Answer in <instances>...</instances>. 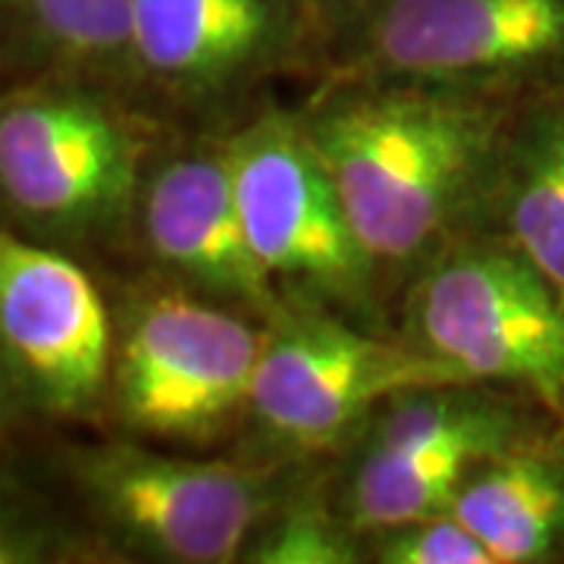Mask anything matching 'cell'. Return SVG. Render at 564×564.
<instances>
[{
	"label": "cell",
	"mask_w": 564,
	"mask_h": 564,
	"mask_svg": "<svg viewBox=\"0 0 564 564\" xmlns=\"http://www.w3.org/2000/svg\"><path fill=\"white\" fill-rule=\"evenodd\" d=\"M135 223L151 258L198 292L276 311V282L248 242L226 148H195L151 166Z\"/></svg>",
	"instance_id": "11"
},
{
	"label": "cell",
	"mask_w": 564,
	"mask_h": 564,
	"mask_svg": "<svg viewBox=\"0 0 564 564\" xmlns=\"http://www.w3.org/2000/svg\"><path fill=\"white\" fill-rule=\"evenodd\" d=\"M508 232L514 251L564 299V110L543 117L518 148Z\"/></svg>",
	"instance_id": "15"
},
{
	"label": "cell",
	"mask_w": 564,
	"mask_h": 564,
	"mask_svg": "<svg viewBox=\"0 0 564 564\" xmlns=\"http://www.w3.org/2000/svg\"><path fill=\"white\" fill-rule=\"evenodd\" d=\"M44 558L41 530L7 496H0V564H22Z\"/></svg>",
	"instance_id": "18"
},
{
	"label": "cell",
	"mask_w": 564,
	"mask_h": 564,
	"mask_svg": "<svg viewBox=\"0 0 564 564\" xmlns=\"http://www.w3.org/2000/svg\"><path fill=\"white\" fill-rule=\"evenodd\" d=\"M69 474L110 540L161 562H236L273 511L270 484L258 470L132 443L79 448Z\"/></svg>",
	"instance_id": "6"
},
{
	"label": "cell",
	"mask_w": 564,
	"mask_h": 564,
	"mask_svg": "<svg viewBox=\"0 0 564 564\" xmlns=\"http://www.w3.org/2000/svg\"><path fill=\"white\" fill-rule=\"evenodd\" d=\"M0 29L47 73L135 85L132 0H0Z\"/></svg>",
	"instance_id": "13"
},
{
	"label": "cell",
	"mask_w": 564,
	"mask_h": 564,
	"mask_svg": "<svg viewBox=\"0 0 564 564\" xmlns=\"http://www.w3.org/2000/svg\"><path fill=\"white\" fill-rule=\"evenodd\" d=\"M251 558L267 564H339L351 562L355 549L323 511L299 505L273 527H261V543H254Z\"/></svg>",
	"instance_id": "16"
},
{
	"label": "cell",
	"mask_w": 564,
	"mask_h": 564,
	"mask_svg": "<svg viewBox=\"0 0 564 564\" xmlns=\"http://www.w3.org/2000/svg\"><path fill=\"white\" fill-rule=\"evenodd\" d=\"M377 552L389 564H496L489 549L452 511L386 530Z\"/></svg>",
	"instance_id": "17"
},
{
	"label": "cell",
	"mask_w": 564,
	"mask_h": 564,
	"mask_svg": "<svg viewBox=\"0 0 564 564\" xmlns=\"http://www.w3.org/2000/svg\"><path fill=\"white\" fill-rule=\"evenodd\" d=\"M144 135L101 82L44 73L0 91V214L66 248L117 239L139 210Z\"/></svg>",
	"instance_id": "2"
},
{
	"label": "cell",
	"mask_w": 564,
	"mask_h": 564,
	"mask_svg": "<svg viewBox=\"0 0 564 564\" xmlns=\"http://www.w3.org/2000/svg\"><path fill=\"white\" fill-rule=\"evenodd\" d=\"M302 126L367 258L404 263L480 192L499 113L470 88L343 82Z\"/></svg>",
	"instance_id": "1"
},
{
	"label": "cell",
	"mask_w": 564,
	"mask_h": 564,
	"mask_svg": "<svg viewBox=\"0 0 564 564\" xmlns=\"http://www.w3.org/2000/svg\"><path fill=\"white\" fill-rule=\"evenodd\" d=\"M452 514L496 564L536 562L564 533V477L533 455L499 452L467 474Z\"/></svg>",
	"instance_id": "12"
},
{
	"label": "cell",
	"mask_w": 564,
	"mask_h": 564,
	"mask_svg": "<svg viewBox=\"0 0 564 564\" xmlns=\"http://www.w3.org/2000/svg\"><path fill=\"white\" fill-rule=\"evenodd\" d=\"M343 82L470 88L564 54V0H314L311 47Z\"/></svg>",
	"instance_id": "3"
},
{
	"label": "cell",
	"mask_w": 564,
	"mask_h": 564,
	"mask_svg": "<svg viewBox=\"0 0 564 564\" xmlns=\"http://www.w3.org/2000/svg\"><path fill=\"white\" fill-rule=\"evenodd\" d=\"M417 348L467 383L521 386L564 408V299L518 251L462 248L430 270L411 304Z\"/></svg>",
	"instance_id": "7"
},
{
	"label": "cell",
	"mask_w": 564,
	"mask_h": 564,
	"mask_svg": "<svg viewBox=\"0 0 564 564\" xmlns=\"http://www.w3.org/2000/svg\"><path fill=\"white\" fill-rule=\"evenodd\" d=\"M117 321L63 248L0 226V414L82 421L107 404Z\"/></svg>",
	"instance_id": "4"
},
{
	"label": "cell",
	"mask_w": 564,
	"mask_h": 564,
	"mask_svg": "<svg viewBox=\"0 0 564 564\" xmlns=\"http://www.w3.org/2000/svg\"><path fill=\"white\" fill-rule=\"evenodd\" d=\"M226 151L248 242L270 280L358 302L377 263L355 236L302 120L261 117Z\"/></svg>",
	"instance_id": "9"
},
{
	"label": "cell",
	"mask_w": 564,
	"mask_h": 564,
	"mask_svg": "<svg viewBox=\"0 0 564 564\" xmlns=\"http://www.w3.org/2000/svg\"><path fill=\"white\" fill-rule=\"evenodd\" d=\"M314 0H132L135 85L210 104L311 47Z\"/></svg>",
	"instance_id": "10"
},
{
	"label": "cell",
	"mask_w": 564,
	"mask_h": 564,
	"mask_svg": "<svg viewBox=\"0 0 564 564\" xmlns=\"http://www.w3.org/2000/svg\"><path fill=\"white\" fill-rule=\"evenodd\" d=\"M448 383L467 380L417 345L373 339L317 311H276L248 408L273 440L314 448L402 392Z\"/></svg>",
	"instance_id": "8"
},
{
	"label": "cell",
	"mask_w": 564,
	"mask_h": 564,
	"mask_svg": "<svg viewBox=\"0 0 564 564\" xmlns=\"http://www.w3.org/2000/svg\"><path fill=\"white\" fill-rule=\"evenodd\" d=\"M263 333L185 292H148L117 321L107 408L135 436L204 440L251 402Z\"/></svg>",
	"instance_id": "5"
},
{
	"label": "cell",
	"mask_w": 564,
	"mask_h": 564,
	"mask_svg": "<svg viewBox=\"0 0 564 564\" xmlns=\"http://www.w3.org/2000/svg\"><path fill=\"white\" fill-rule=\"evenodd\" d=\"M496 452L440 445L421 452H367L351 480L348 511L361 530H395L452 511L467 474Z\"/></svg>",
	"instance_id": "14"
}]
</instances>
